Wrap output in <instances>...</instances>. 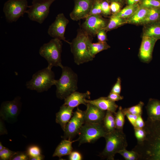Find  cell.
I'll list each match as a JSON object with an SVG mask.
<instances>
[{"label":"cell","instance_id":"cell-33","mask_svg":"<svg viewBox=\"0 0 160 160\" xmlns=\"http://www.w3.org/2000/svg\"><path fill=\"white\" fill-rule=\"evenodd\" d=\"M135 136L137 140V143H142L146 139V133L143 128H134Z\"/></svg>","mask_w":160,"mask_h":160},{"label":"cell","instance_id":"cell-13","mask_svg":"<svg viewBox=\"0 0 160 160\" xmlns=\"http://www.w3.org/2000/svg\"><path fill=\"white\" fill-rule=\"evenodd\" d=\"M95 0H74V7L70 14L71 18L77 21L86 18L89 15Z\"/></svg>","mask_w":160,"mask_h":160},{"label":"cell","instance_id":"cell-40","mask_svg":"<svg viewBox=\"0 0 160 160\" xmlns=\"http://www.w3.org/2000/svg\"><path fill=\"white\" fill-rule=\"evenodd\" d=\"M106 31L104 29L99 31L97 34L98 41L105 42L107 40Z\"/></svg>","mask_w":160,"mask_h":160},{"label":"cell","instance_id":"cell-36","mask_svg":"<svg viewBox=\"0 0 160 160\" xmlns=\"http://www.w3.org/2000/svg\"><path fill=\"white\" fill-rule=\"evenodd\" d=\"M15 152L11 151L8 148H6L3 150L0 151V160H10Z\"/></svg>","mask_w":160,"mask_h":160},{"label":"cell","instance_id":"cell-39","mask_svg":"<svg viewBox=\"0 0 160 160\" xmlns=\"http://www.w3.org/2000/svg\"><path fill=\"white\" fill-rule=\"evenodd\" d=\"M121 91V78L118 77L116 83L113 87L111 92L120 94Z\"/></svg>","mask_w":160,"mask_h":160},{"label":"cell","instance_id":"cell-15","mask_svg":"<svg viewBox=\"0 0 160 160\" xmlns=\"http://www.w3.org/2000/svg\"><path fill=\"white\" fill-rule=\"evenodd\" d=\"M84 111L85 123H102L106 112L92 104L87 103Z\"/></svg>","mask_w":160,"mask_h":160},{"label":"cell","instance_id":"cell-20","mask_svg":"<svg viewBox=\"0 0 160 160\" xmlns=\"http://www.w3.org/2000/svg\"><path fill=\"white\" fill-rule=\"evenodd\" d=\"M77 141V140L71 141L67 139L62 140L56 147L52 156L61 158L64 156L69 155L73 150L72 143Z\"/></svg>","mask_w":160,"mask_h":160},{"label":"cell","instance_id":"cell-10","mask_svg":"<svg viewBox=\"0 0 160 160\" xmlns=\"http://www.w3.org/2000/svg\"><path fill=\"white\" fill-rule=\"evenodd\" d=\"M85 18L81 28L91 37H95L99 31L104 29L109 21L100 15H90Z\"/></svg>","mask_w":160,"mask_h":160},{"label":"cell","instance_id":"cell-49","mask_svg":"<svg viewBox=\"0 0 160 160\" xmlns=\"http://www.w3.org/2000/svg\"><path fill=\"white\" fill-rule=\"evenodd\" d=\"M6 147L2 145L1 142H0V151H1L3 150Z\"/></svg>","mask_w":160,"mask_h":160},{"label":"cell","instance_id":"cell-41","mask_svg":"<svg viewBox=\"0 0 160 160\" xmlns=\"http://www.w3.org/2000/svg\"><path fill=\"white\" fill-rule=\"evenodd\" d=\"M68 159L70 160H81L82 156L80 152L72 151L69 155Z\"/></svg>","mask_w":160,"mask_h":160},{"label":"cell","instance_id":"cell-5","mask_svg":"<svg viewBox=\"0 0 160 160\" xmlns=\"http://www.w3.org/2000/svg\"><path fill=\"white\" fill-rule=\"evenodd\" d=\"M62 45L61 40L53 38L40 48L39 54L47 60L49 68L56 66L62 68L63 67L61 58Z\"/></svg>","mask_w":160,"mask_h":160},{"label":"cell","instance_id":"cell-2","mask_svg":"<svg viewBox=\"0 0 160 160\" xmlns=\"http://www.w3.org/2000/svg\"><path fill=\"white\" fill-rule=\"evenodd\" d=\"M104 137L105 146L99 155L102 158L113 160L116 154L126 149L127 146L126 135L123 130L116 129L112 132H107Z\"/></svg>","mask_w":160,"mask_h":160},{"label":"cell","instance_id":"cell-19","mask_svg":"<svg viewBox=\"0 0 160 160\" xmlns=\"http://www.w3.org/2000/svg\"><path fill=\"white\" fill-rule=\"evenodd\" d=\"M145 108L148 118L153 121H160V101L150 98Z\"/></svg>","mask_w":160,"mask_h":160},{"label":"cell","instance_id":"cell-28","mask_svg":"<svg viewBox=\"0 0 160 160\" xmlns=\"http://www.w3.org/2000/svg\"><path fill=\"white\" fill-rule=\"evenodd\" d=\"M114 115L115 117L116 129L123 130L125 116L121 106L119 107L118 111L116 112Z\"/></svg>","mask_w":160,"mask_h":160},{"label":"cell","instance_id":"cell-3","mask_svg":"<svg viewBox=\"0 0 160 160\" xmlns=\"http://www.w3.org/2000/svg\"><path fill=\"white\" fill-rule=\"evenodd\" d=\"M60 78L55 80V85L57 97L64 99L78 89V76L70 67L63 66Z\"/></svg>","mask_w":160,"mask_h":160},{"label":"cell","instance_id":"cell-44","mask_svg":"<svg viewBox=\"0 0 160 160\" xmlns=\"http://www.w3.org/2000/svg\"><path fill=\"white\" fill-rule=\"evenodd\" d=\"M145 125V122L142 117V115H139L136 120L135 127L134 128H143Z\"/></svg>","mask_w":160,"mask_h":160},{"label":"cell","instance_id":"cell-23","mask_svg":"<svg viewBox=\"0 0 160 160\" xmlns=\"http://www.w3.org/2000/svg\"><path fill=\"white\" fill-rule=\"evenodd\" d=\"M127 23L126 19L120 17L116 14H112L107 25L104 29L106 32L110 31Z\"/></svg>","mask_w":160,"mask_h":160},{"label":"cell","instance_id":"cell-25","mask_svg":"<svg viewBox=\"0 0 160 160\" xmlns=\"http://www.w3.org/2000/svg\"><path fill=\"white\" fill-rule=\"evenodd\" d=\"M103 124L107 132L114 130L116 129L114 114L110 111H106Z\"/></svg>","mask_w":160,"mask_h":160},{"label":"cell","instance_id":"cell-48","mask_svg":"<svg viewBox=\"0 0 160 160\" xmlns=\"http://www.w3.org/2000/svg\"><path fill=\"white\" fill-rule=\"evenodd\" d=\"M109 3L113 2H116L120 3L123 6L126 4L125 0H105Z\"/></svg>","mask_w":160,"mask_h":160},{"label":"cell","instance_id":"cell-6","mask_svg":"<svg viewBox=\"0 0 160 160\" xmlns=\"http://www.w3.org/2000/svg\"><path fill=\"white\" fill-rule=\"evenodd\" d=\"M107 132L102 123L85 122L81 128L77 139L79 145L85 143H92L102 137Z\"/></svg>","mask_w":160,"mask_h":160},{"label":"cell","instance_id":"cell-46","mask_svg":"<svg viewBox=\"0 0 160 160\" xmlns=\"http://www.w3.org/2000/svg\"><path fill=\"white\" fill-rule=\"evenodd\" d=\"M126 5L138 4L141 0H125Z\"/></svg>","mask_w":160,"mask_h":160},{"label":"cell","instance_id":"cell-21","mask_svg":"<svg viewBox=\"0 0 160 160\" xmlns=\"http://www.w3.org/2000/svg\"><path fill=\"white\" fill-rule=\"evenodd\" d=\"M142 36L160 39V23L158 21L143 25Z\"/></svg>","mask_w":160,"mask_h":160},{"label":"cell","instance_id":"cell-8","mask_svg":"<svg viewBox=\"0 0 160 160\" xmlns=\"http://www.w3.org/2000/svg\"><path fill=\"white\" fill-rule=\"evenodd\" d=\"M28 6L27 0H8L4 4L3 11L7 22H16L26 13Z\"/></svg>","mask_w":160,"mask_h":160},{"label":"cell","instance_id":"cell-14","mask_svg":"<svg viewBox=\"0 0 160 160\" xmlns=\"http://www.w3.org/2000/svg\"><path fill=\"white\" fill-rule=\"evenodd\" d=\"M157 41L153 38L142 36L139 53V57L142 62L148 63L151 61L153 48Z\"/></svg>","mask_w":160,"mask_h":160},{"label":"cell","instance_id":"cell-30","mask_svg":"<svg viewBox=\"0 0 160 160\" xmlns=\"http://www.w3.org/2000/svg\"><path fill=\"white\" fill-rule=\"evenodd\" d=\"M138 4L140 7L148 9H160V0H141Z\"/></svg>","mask_w":160,"mask_h":160},{"label":"cell","instance_id":"cell-43","mask_svg":"<svg viewBox=\"0 0 160 160\" xmlns=\"http://www.w3.org/2000/svg\"><path fill=\"white\" fill-rule=\"evenodd\" d=\"M138 116L128 113H127L125 114V116H126L129 121L134 127H135L136 121Z\"/></svg>","mask_w":160,"mask_h":160},{"label":"cell","instance_id":"cell-12","mask_svg":"<svg viewBox=\"0 0 160 160\" xmlns=\"http://www.w3.org/2000/svg\"><path fill=\"white\" fill-rule=\"evenodd\" d=\"M21 106V98L19 96L12 100L3 102L0 107V117L4 120L15 119L20 113Z\"/></svg>","mask_w":160,"mask_h":160},{"label":"cell","instance_id":"cell-24","mask_svg":"<svg viewBox=\"0 0 160 160\" xmlns=\"http://www.w3.org/2000/svg\"><path fill=\"white\" fill-rule=\"evenodd\" d=\"M89 47L90 54L94 58L97 53L107 49L111 47L106 41H98L95 43H92L90 41L89 43Z\"/></svg>","mask_w":160,"mask_h":160},{"label":"cell","instance_id":"cell-38","mask_svg":"<svg viewBox=\"0 0 160 160\" xmlns=\"http://www.w3.org/2000/svg\"><path fill=\"white\" fill-rule=\"evenodd\" d=\"M123 5L120 3L113 2L110 3V8L112 14H116L119 12L121 9Z\"/></svg>","mask_w":160,"mask_h":160},{"label":"cell","instance_id":"cell-42","mask_svg":"<svg viewBox=\"0 0 160 160\" xmlns=\"http://www.w3.org/2000/svg\"><path fill=\"white\" fill-rule=\"evenodd\" d=\"M107 97L110 100L114 101H117L123 99V96L115 93L110 92Z\"/></svg>","mask_w":160,"mask_h":160},{"label":"cell","instance_id":"cell-29","mask_svg":"<svg viewBox=\"0 0 160 160\" xmlns=\"http://www.w3.org/2000/svg\"><path fill=\"white\" fill-rule=\"evenodd\" d=\"M144 105V103L142 101H140L136 105L123 109V111L125 116L127 113L138 115H142Z\"/></svg>","mask_w":160,"mask_h":160},{"label":"cell","instance_id":"cell-26","mask_svg":"<svg viewBox=\"0 0 160 160\" xmlns=\"http://www.w3.org/2000/svg\"><path fill=\"white\" fill-rule=\"evenodd\" d=\"M139 7V4L126 5L116 14L120 17L127 20L132 16Z\"/></svg>","mask_w":160,"mask_h":160},{"label":"cell","instance_id":"cell-1","mask_svg":"<svg viewBox=\"0 0 160 160\" xmlns=\"http://www.w3.org/2000/svg\"><path fill=\"white\" fill-rule=\"evenodd\" d=\"M92 38L80 28L77 31L76 36L69 44L74 61L77 65L92 60L94 58L90 54L89 45Z\"/></svg>","mask_w":160,"mask_h":160},{"label":"cell","instance_id":"cell-9","mask_svg":"<svg viewBox=\"0 0 160 160\" xmlns=\"http://www.w3.org/2000/svg\"><path fill=\"white\" fill-rule=\"evenodd\" d=\"M85 123L84 111L78 108L73 112L71 119L67 124L63 138L71 140L77 135Z\"/></svg>","mask_w":160,"mask_h":160},{"label":"cell","instance_id":"cell-18","mask_svg":"<svg viewBox=\"0 0 160 160\" xmlns=\"http://www.w3.org/2000/svg\"><path fill=\"white\" fill-rule=\"evenodd\" d=\"M74 108L64 103L56 114V122L60 125L63 131L73 115Z\"/></svg>","mask_w":160,"mask_h":160},{"label":"cell","instance_id":"cell-31","mask_svg":"<svg viewBox=\"0 0 160 160\" xmlns=\"http://www.w3.org/2000/svg\"><path fill=\"white\" fill-rule=\"evenodd\" d=\"M121 155L126 160H138L139 158L138 153L132 150L127 151L125 149L119 151L118 153Z\"/></svg>","mask_w":160,"mask_h":160},{"label":"cell","instance_id":"cell-27","mask_svg":"<svg viewBox=\"0 0 160 160\" xmlns=\"http://www.w3.org/2000/svg\"><path fill=\"white\" fill-rule=\"evenodd\" d=\"M160 18V9H149L147 15L142 23L141 25H145L157 21Z\"/></svg>","mask_w":160,"mask_h":160},{"label":"cell","instance_id":"cell-32","mask_svg":"<svg viewBox=\"0 0 160 160\" xmlns=\"http://www.w3.org/2000/svg\"><path fill=\"white\" fill-rule=\"evenodd\" d=\"M29 158L35 157L41 154L40 148L36 145H30L26 151Z\"/></svg>","mask_w":160,"mask_h":160},{"label":"cell","instance_id":"cell-37","mask_svg":"<svg viewBox=\"0 0 160 160\" xmlns=\"http://www.w3.org/2000/svg\"><path fill=\"white\" fill-rule=\"evenodd\" d=\"M100 1V0H95L89 16L92 15H101L102 10Z\"/></svg>","mask_w":160,"mask_h":160},{"label":"cell","instance_id":"cell-22","mask_svg":"<svg viewBox=\"0 0 160 160\" xmlns=\"http://www.w3.org/2000/svg\"><path fill=\"white\" fill-rule=\"evenodd\" d=\"M149 9L140 7L131 17L127 19V23L135 25H141L145 19Z\"/></svg>","mask_w":160,"mask_h":160},{"label":"cell","instance_id":"cell-35","mask_svg":"<svg viewBox=\"0 0 160 160\" xmlns=\"http://www.w3.org/2000/svg\"><path fill=\"white\" fill-rule=\"evenodd\" d=\"M29 157L26 151H17L11 157L10 160H27Z\"/></svg>","mask_w":160,"mask_h":160},{"label":"cell","instance_id":"cell-4","mask_svg":"<svg viewBox=\"0 0 160 160\" xmlns=\"http://www.w3.org/2000/svg\"><path fill=\"white\" fill-rule=\"evenodd\" d=\"M55 81L54 72L47 66L33 74L31 79L26 82L25 85L28 89L41 92L47 91L55 85Z\"/></svg>","mask_w":160,"mask_h":160},{"label":"cell","instance_id":"cell-7","mask_svg":"<svg viewBox=\"0 0 160 160\" xmlns=\"http://www.w3.org/2000/svg\"><path fill=\"white\" fill-rule=\"evenodd\" d=\"M55 0H33L31 5L28 6L26 13L29 19L42 23L48 16L49 8Z\"/></svg>","mask_w":160,"mask_h":160},{"label":"cell","instance_id":"cell-17","mask_svg":"<svg viewBox=\"0 0 160 160\" xmlns=\"http://www.w3.org/2000/svg\"><path fill=\"white\" fill-rule=\"evenodd\" d=\"M87 103L92 104L97 106L100 109L104 111H108L114 114L118 107L115 103L107 97H101L94 100H86Z\"/></svg>","mask_w":160,"mask_h":160},{"label":"cell","instance_id":"cell-11","mask_svg":"<svg viewBox=\"0 0 160 160\" xmlns=\"http://www.w3.org/2000/svg\"><path fill=\"white\" fill-rule=\"evenodd\" d=\"M69 22V20L63 13L58 14L54 21L49 26L48 34L53 38L63 40L70 44L71 42L66 40L64 36L66 28Z\"/></svg>","mask_w":160,"mask_h":160},{"label":"cell","instance_id":"cell-16","mask_svg":"<svg viewBox=\"0 0 160 160\" xmlns=\"http://www.w3.org/2000/svg\"><path fill=\"white\" fill-rule=\"evenodd\" d=\"M90 94L89 91H87L85 93L75 91L64 99V104L74 108L80 104L86 105L87 103L86 100L87 99L90 98Z\"/></svg>","mask_w":160,"mask_h":160},{"label":"cell","instance_id":"cell-50","mask_svg":"<svg viewBox=\"0 0 160 160\" xmlns=\"http://www.w3.org/2000/svg\"><path fill=\"white\" fill-rule=\"evenodd\" d=\"M158 21L160 23V18Z\"/></svg>","mask_w":160,"mask_h":160},{"label":"cell","instance_id":"cell-47","mask_svg":"<svg viewBox=\"0 0 160 160\" xmlns=\"http://www.w3.org/2000/svg\"><path fill=\"white\" fill-rule=\"evenodd\" d=\"M44 156L41 154L36 156L29 158L30 160H42L44 159Z\"/></svg>","mask_w":160,"mask_h":160},{"label":"cell","instance_id":"cell-45","mask_svg":"<svg viewBox=\"0 0 160 160\" xmlns=\"http://www.w3.org/2000/svg\"><path fill=\"white\" fill-rule=\"evenodd\" d=\"M0 135H2L5 134H7V130H6L4 124H3L2 121L0 120Z\"/></svg>","mask_w":160,"mask_h":160},{"label":"cell","instance_id":"cell-34","mask_svg":"<svg viewBox=\"0 0 160 160\" xmlns=\"http://www.w3.org/2000/svg\"><path fill=\"white\" fill-rule=\"evenodd\" d=\"M100 2L102 10L101 15L105 17L110 15L111 12L109 3L105 0H100Z\"/></svg>","mask_w":160,"mask_h":160}]
</instances>
